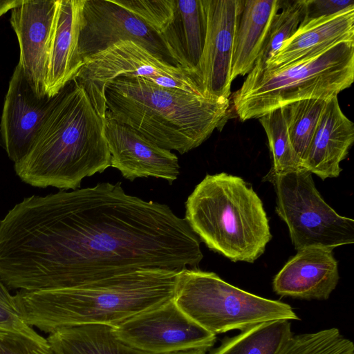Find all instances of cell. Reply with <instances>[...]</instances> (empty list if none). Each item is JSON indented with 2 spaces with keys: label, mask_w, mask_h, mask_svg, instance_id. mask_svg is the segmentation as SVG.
I'll return each instance as SVG.
<instances>
[{
  "label": "cell",
  "mask_w": 354,
  "mask_h": 354,
  "mask_svg": "<svg viewBox=\"0 0 354 354\" xmlns=\"http://www.w3.org/2000/svg\"><path fill=\"white\" fill-rule=\"evenodd\" d=\"M201 240L171 208L121 183L31 196L0 221V280L24 291L80 286L141 268L181 270Z\"/></svg>",
  "instance_id": "6da1fadb"
},
{
  "label": "cell",
  "mask_w": 354,
  "mask_h": 354,
  "mask_svg": "<svg viewBox=\"0 0 354 354\" xmlns=\"http://www.w3.org/2000/svg\"><path fill=\"white\" fill-rule=\"evenodd\" d=\"M179 270L141 268L80 286L14 295L24 320L51 333L88 324L116 326L174 297Z\"/></svg>",
  "instance_id": "7a4b0ae2"
},
{
  "label": "cell",
  "mask_w": 354,
  "mask_h": 354,
  "mask_svg": "<svg viewBox=\"0 0 354 354\" xmlns=\"http://www.w3.org/2000/svg\"><path fill=\"white\" fill-rule=\"evenodd\" d=\"M104 119L75 80L55 104L26 156L15 163L20 179L33 187L77 189L82 180L111 167Z\"/></svg>",
  "instance_id": "3957f363"
},
{
  "label": "cell",
  "mask_w": 354,
  "mask_h": 354,
  "mask_svg": "<svg viewBox=\"0 0 354 354\" xmlns=\"http://www.w3.org/2000/svg\"><path fill=\"white\" fill-rule=\"evenodd\" d=\"M104 118L127 125L159 147L180 154L198 147L230 116V100L119 77L104 88Z\"/></svg>",
  "instance_id": "277c9868"
},
{
  "label": "cell",
  "mask_w": 354,
  "mask_h": 354,
  "mask_svg": "<svg viewBox=\"0 0 354 354\" xmlns=\"http://www.w3.org/2000/svg\"><path fill=\"white\" fill-rule=\"evenodd\" d=\"M185 207V218L199 239L232 261L253 263L272 239L261 200L241 177L206 175Z\"/></svg>",
  "instance_id": "5b68a950"
},
{
  "label": "cell",
  "mask_w": 354,
  "mask_h": 354,
  "mask_svg": "<svg viewBox=\"0 0 354 354\" xmlns=\"http://www.w3.org/2000/svg\"><path fill=\"white\" fill-rule=\"evenodd\" d=\"M354 80V40L339 42L323 52L285 66L251 71L233 95L242 121L259 118L290 103L330 100Z\"/></svg>",
  "instance_id": "8992f818"
},
{
  "label": "cell",
  "mask_w": 354,
  "mask_h": 354,
  "mask_svg": "<svg viewBox=\"0 0 354 354\" xmlns=\"http://www.w3.org/2000/svg\"><path fill=\"white\" fill-rule=\"evenodd\" d=\"M174 300L187 317L216 336L269 321L299 320L289 304L248 292L196 268L178 271Z\"/></svg>",
  "instance_id": "52a82bcc"
},
{
  "label": "cell",
  "mask_w": 354,
  "mask_h": 354,
  "mask_svg": "<svg viewBox=\"0 0 354 354\" xmlns=\"http://www.w3.org/2000/svg\"><path fill=\"white\" fill-rule=\"evenodd\" d=\"M268 176L275 187L276 212L297 251L311 247L333 250L354 242V221L326 203L310 172L299 168Z\"/></svg>",
  "instance_id": "ba28073f"
},
{
  "label": "cell",
  "mask_w": 354,
  "mask_h": 354,
  "mask_svg": "<svg viewBox=\"0 0 354 354\" xmlns=\"http://www.w3.org/2000/svg\"><path fill=\"white\" fill-rule=\"evenodd\" d=\"M122 76L143 77L164 88L211 95L194 73L166 62L133 41H119L84 59L82 66L73 80L82 86L94 109L104 119V86Z\"/></svg>",
  "instance_id": "9c48e42d"
},
{
  "label": "cell",
  "mask_w": 354,
  "mask_h": 354,
  "mask_svg": "<svg viewBox=\"0 0 354 354\" xmlns=\"http://www.w3.org/2000/svg\"><path fill=\"white\" fill-rule=\"evenodd\" d=\"M122 40L136 42L166 62L181 67L164 35L114 0H84L78 39L82 60Z\"/></svg>",
  "instance_id": "30bf717a"
},
{
  "label": "cell",
  "mask_w": 354,
  "mask_h": 354,
  "mask_svg": "<svg viewBox=\"0 0 354 354\" xmlns=\"http://www.w3.org/2000/svg\"><path fill=\"white\" fill-rule=\"evenodd\" d=\"M128 344L151 354H167L192 349L208 351L216 336L187 317L174 298L113 327Z\"/></svg>",
  "instance_id": "8fae6325"
},
{
  "label": "cell",
  "mask_w": 354,
  "mask_h": 354,
  "mask_svg": "<svg viewBox=\"0 0 354 354\" xmlns=\"http://www.w3.org/2000/svg\"><path fill=\"white\" fill-rule=\"evenodd\" d=\"M202 53L195 70L207 93L229 99L232 57L243 0H199Z\"/></svg>",
  "instance_id": "7c38bea8"
},
{
  "label": "cell",
  "mask_w": 354,
  "mask_h": 354,
  "mask_svg": "<svg viewBox=\"0 0 354 354\" xmlns=\"http://www.w3.org/2000/svg\"><path fill=\"white\" fill-rule=\"evenodd\" d=\"M56 97L39 95L17 64L9 82L0 123L3 147L15 163L30 151Z\"/></svg>",
  "instance_id": "4fadbf2b"
},
{
  "label": "cell",
  "mask_w": 354,
  "mask_h": 354,
  "mask_svg": "<svg viewBox=\"0 0 354 354\" xmlns=\"http://www.w3.org/2000/svg\"><path fill=\"white\" fill-rule=\"evenodd\" d=\"M59 0H21L11 10L10 24L17 37L19 62L36 93L45 95V81Z\"/></svg>",
  "instance_id": "5bb4252c"
},
{
  "label": "cell",
  "mask_w": 354,
  "mask_h": 354,
  "mask_svg": "<svg viewBox=\"0 0 354 354\" xmlns=\"http://www.w3.org/2000/svg\"><path fill=\"white\" fill-rule=\"evenodd\" d=\"M104 136L111 155V167L131 181L155 177L171 184L180 173L176 155L147 139L131 127L104 118Z\"/></svg>",
  "instance_id": "9a60e30c"
},
{
  "label": "cell",
  "mask_w": 354,
  "mask_h": 354,
  "mask_svg": "<svg viewBox=\"0 0 354 354\" xmlns=\"http://www.w3.org/2000/svg\"><path fill=\"white\" fill-rule=\"evenodd\" d=\"M333 250L311 247L298 250L274 277V291L282 297L328 299L339 281Z\"/></svg>",
  "instance_id": "2e32d148"
},
{
  "label": "cell",
  "mask_w": 354,
  "mask_h": 354,
  "mask_svg": "<svg viewBox=\"0 0 354 354\" xmlns=\"http://www.w3.org/2000/svg\"><path fill=\"white\" fill-rule=\"evenodd\" d=\"M354 141V124L342 112L337 96L328 100L301 162L322 180L339 176L340 162Z\"/></svg>",
  "instance_id": "e0dca14e"
},
{
  "label": "cell",
  "mask_w": 354,
  "mask_h": 354,
  "mask_svg": "<svg viewBox=\"0 0 354 354\" xmlns=\"http://www.w3.org/2000/svg\"><path fill=\"white\" fill-rule=\"evenodd\" d=\"M346 40H354V6L300 25L264 68L285 66Z\"/></svg>",
  "instance_id": "ac0fdd59"
},
{
  "label": "cell",
  "mask_w": 354,
  "mask_h": 354,
  "mask_svg": "<svg viewBox=\"0 0 354 354\" xmlns=\"http://www.w3.org/2000/svg\"><path fill=\"white\" fill-rule=\"evenodd\" d=\"M84 0H59L57 18L48 56L45 93L56 95L83 65L78 39Z\"/></svg>",
  "instance_id": "d6986e66"
},
{
  "label": "cell",
  "mask_w": 354,
  "mask_h": 354,
  "mask_svg": "<svg viewBox=\"0 0 354 354\" xmlns=\"http://www.w3.org/2000/svg\"><path fill=\"white\" fill-rule=\"evenodd\" d=\"M281 3V0L243 1L232 57V81L253 68L272 19Z\"/></svg>",
  "instance_id": "ffe728a7"
},
{
  "label": "cell",
  "mask_w": 354,
  "mask_h": 354,
  "mask_svg": "<svg viewBox=\"0 0 354 354\" xmlns=\"http://www.w3.org/2000/svg\"><path fill=\"white\" fill-rule=\"evenodd\" d=\"M54 354H151L120 339L113 326L100 324L62 328L46 338ZM204 349H192L167 354H206Z\"/></svg>",
  "instance_id": "44dd1931"
},
{
  "label": "cell",
  "mask_w": 354,
  "mask_h": 354,
  "mask_svg": "<svg viewBox=\"0 0 354 354\" xmlns=\"http://www.w3.org/2000/svg\"><path fill=\"white\" fill-rule=\"evenodd\" d=\"M163 35L180 66L196 75L203 45L199 0H175L174 19Z\"/></svg>",
  "instance_id": "7402d4cb"
},
{
  "label": "cell",
  "mask_w": 354,
  "mask_h": 354,
  "mask_svg": "<svg viewBox=\"0 0 354 354\" xmlns=\"http://www.w3.org/2000/svg\"><path fill=\"white\" fill-rule=\"evenodd\" d=\"M293 335L289 320L266 322L225 339L212 354H275Z\"/></svg>",
  "instance_id": "603a6c76"
},
{
  "label": "cell",
  "mask_w": 354,
  "mask_h": 354,
  "mask_svg": "<svg viewBox=\"0 0 354 354\" xmlns=\"http://www.w3.org/2000/svg\"><path fill=\"white\" fill-rule=\"evenodd\" d=\"M327 102L323 99H307L281 107L292 145L301 164Z\"/></svg>",
  "instance_id": "cb8c5ba5"
},
{
  "label": "cell",
  "mask_w": 354,
  "mask_h": 354,
  "mask_svg": "<svg viewBox=\"0 0 354 354\" xmlns=\"http://www.w3.org/2000/svg\"><path fill=\"white\" fill-rule=\"evenodd\" d=\"M304 15V0L282 1L281 9L272 19L252 71H260L266 67L267 62L277 53L283 43L296 32Z\"/></svg>",
  "instance_id": "d4e9b609"
},
{
  "label": "cell",
  "mask_w": 354,
  "mask_h": 354,
  "mask_svg": "<svg viewBox=\"0 0 354 354\" xmlns=\"http://www.w3.org/2000/svg\"><path fill=\"white\" fill-rule=\"evenodd\" d=\"M259 120L268 136L272 154V169L270 174L302 168L292 145L281 108L272 110Z\"/></svg>",
  "instance_id": "484cf974"
},
{
  "label": "cell",
  "mask_w": 354,
  "mask_h": 354,
  "mask_svg": "<svg viewBox=\"0 0 354 354\" xmlns=\"http://www.w3.org/2000/svg\"><path fill=\"white\" fill-rule=\"evenodd\" d=\"M275 354H354V345L338 328L293 335Z\"/></svg>",
  "instance_id": "4316f807"
},
{
  "label": "cell",
  "mask_w": 354,
  "mask_h": 354,
  "mask_svg": "<svg viewBox=\"0 0 354 354\" xmlns=\"http://www.w3.org/2000/svg\"><path fill=\"white\" fill-rule=\"evenodd\" d=\"M155 31L163 35L174 19L175 0H114Z\"/></svg>",
  "instance_id": "83f0119b"
},
{
  "label": "cell",
  "mask_w": 354,
  "mask_h": 354,
  "mask_svg": "<svg viewBox=\"0 0 354 354\" xmlns=\"http://www.w3.org/2000/svg\"><path fill=\"white\" fill-rule=\"evenodd\" d=\"M8 290L0 280V331L21 333L35 339L43 338L24 320L15 296Z\"/></svg>",
  "instance_id": "f1b7e54d"
},
{
  "label": "cell",
  "mask_w": 354,
  "mask_h": 354,
  "mask_svg": "<svg viewBox=\"0 0 354 354\" xmlns=\"http://www.w3.org/2000/svg\"><path fill=\"white\" fill-rule=\"evenodd\" d=\"M0 354H54L47 339L0 331Z\"/></svg>",
  "instance_id": "f546056e"
},
{
  "label": "cell",
  "mask_w": 354,
  "mask_h": 354,
  "mask_svg": "<svg viewBox=\"0 0 354 354\" xmlns=\"http://www.w3.org/2000/svg\"><path fill=\"white\" fill-rule=\"evenodd\" d=\"M352 6H354L353 0H304V15L300 25L333 15Z\"/></svg>",
  "instance_id": "4dcf8cb0"
},
{
  "label": "cell",
  "mask_w": 354,
  "mask_h": 354,
  "mask_svg": "<svg viewBox=\"0 0 354 354\" xmlns=\"http://www.w3.org/2000/svg\"><path fill=\"white\" fill-rule=\"evenodd\" d=\"M20 2L21 1L18 0H0V17L8 11L11 10L19 4Z\"/></svg>",
  "instance_id": "1f68e13d"
}]
</instances>
